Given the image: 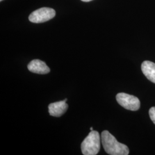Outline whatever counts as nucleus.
I'll return each instance as SVG.
<instances>
[{
    "mask_svg": "<svg viewBox=\"0 0 155 155\" xmlns=\"http://www.w3.org/2000/svg\"><path fill=\"white\" fill-rule=\"evenodd\" d=\"M68 105L66 101H61L50 104L48 106V111L51 116L59 117L64 114L68 109Z\"/></svg>",
    "mask_w": 155,
    "mask_h": 155,
    "instance_id": "obj_5",
    "label": "nucleus"
},
{
    "mask_svg": "<svg viewBox=\"0 0 155 155\" xmlns=\"http://www.w3.org/2000/svg\"><path fill=\"white\" fill-rule=\"evenodd\" d=\"M28 69L29 71L38 74H47L50 72V68L45 63L39 59L31 61L28 64Z\"/></svg>",
    "mask_w": 155,
    "mask_h": 155,
    "instance_id": "obj_6",
    "label": "nucleus"
},
{
    "mask_svg": "<svg viewBox=\"0 0 155 155\" xmlns=\"http://www.w3.org/2000/svg\"><path fill=\"white\" fill-rule=\"evenodd\" d=\"M0 1H2V0H0Z\"/></svg>",
    "mask_w": 155,
    "mask_h": 155,
    "instance_id": "obj_11",
    "label": "nucleus"
},
{
    "mask_svg": "<svg viewBox=\"0 0 155 155\" xmlns=\"http://www.w3.org/2000/svg\"><path fill=\"white\" fill-rule=\"evenodd\" d=\"M141 70L144 75L152 82L155 83V63L146 61L141 64Z\"/></svg>",
    "mask_w": 155,
    "mask_h": 155,
    "instance_id": "obj_7",
    "label": "nucleus"
},
{
    "mask_svg": "<svg viewBox=\"0 0 155 155\" xmlns=\"http://www.w3.org/2000/svg\"><path fill=\"white\" fill-rule=\"evenodd\" d=\"M101 141L106 152L109 155H129V150L127 146L119 143L107 130H104L101 133Z\"/></svg>",
    "mask_w": 155,
    "mask_h": 155,
    "instance_id": "obj_1",
    "label": "nucleus"
},
{
    "mask_svg": "<svg viewBox=\"0 0 155 155\" xmlns=\"http://www.w3.org/2000/svg\"><path fill=\"white\" fill-rule=\"evenodd\" d=\"M81 1H84V2H89V1H92V0H81Z\"/></svg>",
    "mask_w": 155,
    "mask_h": 155,
    "instance_id": "obj_9",
    "label": "nucleus"
},
{
    "mask_svg": "<svg viewBox=\"0 0 155 155\" xmlns=\"http://www.w3.org/2000/svg\"><path fill=\"white\" fill-rule=\"evenodd\" d=\"M116 100L120 105L129 110H137L140 107L139 98L132 95L120 93L117 95Z\"/></svg>",
    "mask_w": 155,
    "mask_h": 155,
    "instance_id": "obj_3",
    "label": "nucleus"
},
{
    "mask_svg": "<svg viewBox=\"0 0 155 155\" xmlns=\"http://www.w3.org/2000/svg\"><path fill=\"white\" fill-rule=\"evenodd\" d=\"M90 130H91V131H92V130H93V127H90Z\"/></svg>",
    "mask_w": 155,
    "mask_h": 155,
    "instance_id": "obj_10",
    "label": "nucleus"
},
{
    "mask_svg": "<svg viewBox=\"0 0 155 155\" xmlns=\"http://www.w3.org/2000/svg\"><path fill=\"white\" fill-rule=\"evenodd\" d=\"M54 9L50 8H41L33 12L29 16V20L33 23L46 22L55 16Z\"/></svg>",
    "mask_w": 155,
    "mask_h": 155,
    "instance_id": "obj_4",
    "label": "nucleus"
},
{
    "mask_svg": "<svg viewBox=\"0 0 155 155\" xmlns=\"http://www.w3.org/2000/svg\"><path fill=\"white\" fill-rule=\"evenodd\" d=\"M150 118L155 124V107H151L149 111Z\"/></svg>",
    "mask_w": 155,
    "mask_h": 155,
    "instance_id": "obj_8",
    "label": "nucleus"
},
{
    "mask_svg": "<svg viewBox=\"0 0 155 155\" xmlns=\"http://www.w3.org/2000/svg\"><path fill=\"white\" fill-rule=\"evenodd\" d=\"M101 140L100 134L97 131H91L81 144V150L83 155L98 154L101 147Z\"/></svg>",
    "mask_w": 155,
    "mask_h": 155,
    "instance_id": "obj_2",
    "label": "nucleus"
}]
</instances>
